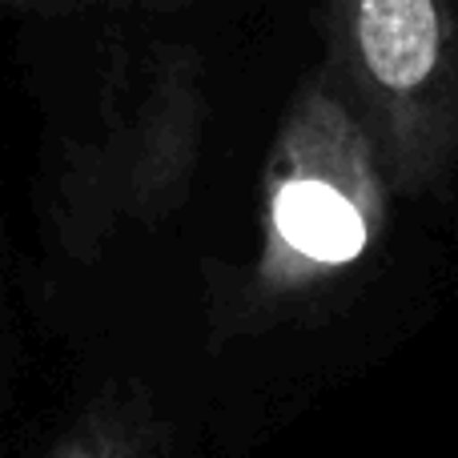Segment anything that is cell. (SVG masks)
Masks as SVG:
<instances>
[{"mask_svg": "<svg viewBox=\"0 0 458 458\" xmlns=\"http://www.w3.org/2000/svg\"><path fill=\"white\" fill-rule=\"evenodd\" d=\"M53 458H129L121 427L109 422L105 414H89L85 422L64 435V443L53 451Z\"/></svg>", "mask_w": 458, "mask_h": 458, "instance_id": "obj_4", "label": "cell"}, {"mask_svg": "<svg viewBox=\"0 0 458 458\" xmlns=\"http://www.w3.org/2000/svg\"><path fill=\"white\" fill-rule=\"evenodd\" d=\"M85 4H105V0H0V8H29V13H69Z\"/></svg>", "mask_w": 458, "mask_h": 458, "instance_id": "obj_5", "label": "cell"}, {"mask_svg": "<svg viewBox=\"0 0 458 458\" xmlns=\"http://www.w3.org/2000/svg\"><path fill=\"white\" fill-rule=\"evenodd\" d=\"M326 45L390 121L430 117L458 77V0H326Z\"/></svg>", "mask_w": 458, "mask_h": 458, "instance_id": "obj_2", "label": "cell"}, {"mask_svg": "<svg viewBox=\"0 0 458 458\" xmlns=\"http://www.w3.org/2000/svg\"><path fill=\"white\" fill-rule=\"evenodd\" d=\"M201 109V64L190 48L161 45L105 97V137L61 157L56 217L64 233L97 222L121 190L145 193L174 174Z\"/></svg>", "mask_w": 458, "mask_h": 458, "instance_id": "obj_1", "label": "cell"}, {"mask_svg": "<svg viewBox=\"0 0 458 458\" xmlns=\"http://www.w3.org/2000/svg\"><path fill=\"white\" fill-rule=\"evenodd\" d=\"M274 229L301 258L342 266L366 250V222L358 201L342 190L338 177L322 169H298L274 190L269 201Z\"/></svg>", "mask_w": 458, "mask_h": 458, "instance_id": "obj_3", "label": "cell"}]
</instances>
